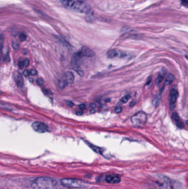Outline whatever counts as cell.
Returning <instances> with one entry per match:
<instances>
[{"instance_id": "cell-32", "label": "cell", "mask_w": 188, "mask_h": 189, "mask_svg": "<svg viewBox=\"0 0 188 189\" xmlns=\"http://www.w3.org/2000/svg\"><path fill=\"white\" fill-rule=\"evenodd\" d=\"M18 66L19 68L21 69H22L24 68V65H23V62H19L18 63Z\"/></svg>"}, {"instance_id": "cell-13", "label": "cell", "mask_w": 188, "mask_h": 189, "mask_svg": "<svg viewBox=\"0 0 188 189\" xmlns=\"http://www.w3.org/2000/svg\"><path fill=\"white\" fill-rule=\"evenodd\" d=\"M166 74V70L165 69H162L160 71V73H159L158 76L156 80V83L157 84H160V83L163 80L164 76H165Z\"/></svg>"}, {"instance_id": "cell-9", "label": "cell", "mask_w": 188, "mask_h": 189, "mask_svg": "<svg viewBox=\"0 0 188 189\" xmlns=\"http://www.w3.org/2000/svg\"><path fill=\"white\" fill-rule=\"evenodd\" d=\"M79 53H80L81 55L82 56H86L88 58L93 57L95 55V54L92 50L90 48L87 47H82Z\"/></svg>"}, {"instance_id": "cell-24", "label": "cell", "mask_w": 188, "mask_h": 189, "mask_svg": "<svg viewBox=\"0 0 188 189\" xmlns=\"http://www.w3.org/2000/svg\"><path fill=\"white\" fill-rule=\"evenodd\" d=\"M37 83L38 85L39 86H41V85H43L44 84V81L41 79L39 78V79H38L37 80Z\"/></svg>"}, {"instance_id": "cell-23", "label": "cell", "mask_w": 188, "mask_h": 189, "mask_svg": "<svg viewBox=\"0 0 188 189\" xmlns=\"http://www.w3.org/2000/svg\"><path fill=\"white\" fill-rule=\"evenodd\" d=\"M43 92L44 93L45 95H48V96H49V95H51L52 94L50 90H46V89H43Z\"/></svg>"}, {"instance_id": "cell-30", "label": "cell", "mask_w": 188, "mask_h": 189, "mask_svg": "<svg viewBox=\"0 0 188 189\" xmlns=\"http://www.w3.org/2000/svg\"><path fill=\"white\" fill-rule=\"evenodd\" d=\"M86 108V106L85 104H81L79 105V109H80L81 110H85Z\"/></svg>"}, {"instance_id": "cell-37", "label": "cell", "mask_w": 188, "mask_h": 189, "mask_svg": "<svg viewBox=\"0 0 188 189\" xmlns=\"http://www.w3.org/2000/svg\"><path fill=\"white\" fill-rule=\"evenodd\" d=\"M90 107H91V108L94 109V108H95V107H96V105H95L94 103H91V104L90 105Z\"/></svg>"}, {"instance_id": "cell-31", "label": "cell", "mask_w": 188, "mask_h": 189, "mask_svg": "<svg viewBox=\"0 0 188 189\" xmlns=\"http://www.w3.org/2000/svg\"><path fill=\"white\" fill-rule=\"evenodd\" d=\"M66 104L68 105V106H70V107H73L74 106V103H72V102H71V101H68L66 102Z\"/></svg>"}, {"instance_id": "cell-6", "label": "cell", "mask_w": 188, "mask_h": 189, "mask_svg": "<svg viewBox=\"0 0 188 189\" xmlns=\"http://www.w3.org/2000/svg\"><path fill=\"white\" fill-rule=\"evenodd\" d=\"M157 185L159 189H173V185L170 181L166 177L159 180Z\"/></svg>"}, {"instance_id": "cell-15", "label": "cell", "mask_w": 188, "mask_h": 189, "mask_svg": "<svg viewBox=\"0 0 188 189\" xmlns=\"http://www.w3.org/2000/svg\"><path fill=\"white\" fill-rule=\"evenodd\" d=\"M67 84H68V83H66V81L65 79H63V80L62 79V80H60L59 81V82H58V86H59V87H60V89H63L65 88Z\"/></svg>"}, {"instance_id": "cell-36", "label": "cell", "mask_w": 188, "mask_h": 189, "mask_svg": "<svg viewBox=\"0 0 188 189\" xmlns=\"http://www.w3.org/2000/svg\"><path fill=\"white\" fill-rule=\"evenodd\" d=\"M83 112L80 111V112H77L76 113V115H78V116H80V115H83Z\"/></svg>"}, {"instance_id": "cell-27", "label": "cell", "mask_w": 188, "mask_h": 189, "mask_svg": "<svg viewBox=\"0 0 188 189\" xmlns=\"http://www.w3.org/2000/svg\"><path fill=\"white\" fill-rule=\"evenodd\" d=\"M12 47L14 49L17 50L18 49V44L16 42H13L12 43Z\"/></svg>"}, {"instance_id": "cell-5", "label": "cell", "mask_w": 188, "mask_h": 189, "mask_svg": "<svg viewBox=\"0 0 188 189\" xmlns=\"http://www.w3.org/2000/svg\"><path fill=\"white\" fill-rule=\"evenodd\" d=\"M31 126L33 129L38 133H45L48 130V128L46 124L39 122H34Z\"/></svg>"}, {"instance_id": "cell-4", "label": "cell", "mask_w": 188, "mask_h": 189, "mask_svg": "<svg viewBox=\"0 0 188 189\" xmlns=\"http://www.w3.org/2000/svg\"><path fill=\"white\" fill-rule=\"evenodd\" d=\"M70 7L74 11L79 13H87L91 11V7L87 3L82 1H74Z\"/></svg>"}, {"instance_id": "cell-39", "label": "cell", "mask_w": 188, "mask_h": 189, "mask_svg": "<svg viewBox=\"0 0 188 189\" xmlns=\"http://www.w3.org/2000/svg\"><path fill=\"white\" fill-rule=\"evenodd\" d=\"M91 112H95V111H94V110H92V111H90V113H91ZM92 113H93V112H92Z\"/></svg>"}, {"instance_id": "cell-10", "label": "cell", "mask_w": 188, "mask_h": 189, "mask_svg": "<svg viewBox=\"0 0 188 189\" xmlns=\"http://www.w3.org/2000/svg\"><path fill=\"white\" fill-rule=\"evenodd\" d=\"M14 77L15 79V83L18 86L22 87L23 86L24 81L21 74L18 71H15L14 74Z\"/></svg>"}, {"instance_id": "cell-11", "label": "cell", "mask_w": 188, "mask_h": 189, "mask_svg": "<svg viewBox=\"0 0 188 189\" xmlns=\"http://www.w3.org/2000/svg\"><path fill=\"white\" fill-rule=\"evenodd\" d=\"M65 80L68 84H72L74 80V75L70 71H67L65 74Z\"/></svg>"}, {"instance_id": "cell-1", "label": "cell", "mask_w": 188, "mask_h": 189, "mask_svg": "<svg viewBox=\"0 0 188 189\" xmlns=\"http://www.w3.org/2000/svg\"><path fill=\"white\" fill-rule=\"evenodd\" d=\"M33 189H58L59 183L57 180L49 177H39L31 183Z\"/></svg>"}, {"instance_id": "cell-7", "label": "cell", "mask_w": 188, "mask_h": 189, "mask_svg": "<svg viewBox=\"0 0 188 189\" xmlns=\"http://www.w3.org/2000/svg\"><path fill=\"white\" fill-rule=\"evenodd\" d=\"M105 180L107 183H109V184H117L120 182L121 177L119 175L111 174H109L106 176Z\"/></svg>"}, {"instance_id": "cell-21", "label": "cell", "mask_w": 188, "mask_h": 189, "mask_svg": "<svg viewBox=\"0 0 188 189\" xmlns=\"http://www.w3.org/2000/svg\"><path fill=\"white\" fill-rule=\"evenodd\" d=\"M176 126H177V127L179 128L180 129H183V128L184 127V124L183 123V122L179 121H177Z\"/></svg>"}, {"instance_id": "cell-22", "label": "cell", "mask_w": 188, "mask_h": 189, "mask_svg": "<svg viewBox=\"0 0 188 189\" xmlns=\"http://www.w3.org/2000/svg\"><path fill=\"white\" fill-rule=\"evenodd\" d=\"M19 39H20V40H21V41L23 42V41L26 40V39H27V35L25 34H21L20 35V36H19Z\"/></svg>"}, {"instance_id": "cell-29", "label": "cell", "mask_w": 188, "mask_h": 189, "mask_svg": "<svg viewBox=\"0 0 188 189\" xmlns=\"http://www.w3.org/2000/svg\"><path fill=\"white\" fill-rule=\"evenodd\" d=\"M122 111V108L121 107H117L115 109V112L116 113H120Z\"/></svg>"}, {"instance_id": "cell-38", "label": "cell", "mask_w": 188, "mask_h": 189, "mask_svg": "<svg viewBox=\"0 0 188 189\" xmlns=\"http://www.w3.org/2000/svg\"><path fill=\"white\" fill-rule=\"evenodd\" d=\"M29 80L30 82H31V83H33V79L29 78Z\"/></svg>"}, {"instance_id": "cell-35", "label": "cell", "mask_w": 188, "mask_h": 189, "mask_svg": "<svg viewBox=\"0 0 188 189\" xmlns=\"http://www.w3.org/2000/svg\"><path fill=\"white\" fill-rule=\"evenodd\" d=\"M5 60H6L7 62H10V58H9V56L7 55V56H5Z\"/></svg>"}, {"instance_id": "cell-34", "label": "cell", "mask_w": 188, "mask_h": 189, "mask_svg": "<svg viewBox=\"0 0 188 189\" xmlns=\"http://www.w3.org/2000/svg\"><path fill=\"white\" fill-rule=\"evenodd\" d=\"M170 109L171 110H173L174 108H175V107H176V105H175V103H170Z\"/></svg>"}, {"instance_id": "cell-28", "label": "cell", "mask_w": 188, "mask_h": 189, "mask_svg": "<svg viewBox=\"0 0 188 189\" xmlns=\"http://www.w3.org/2000/svg\"><path fill=\"white\" fill-rule=\"evenodd\" d=\"M30 74L32 75L33 76L37 75L38 74V72L35 69H32L30 71Z\"/></svg>"}, {"instance_id": "cell-8", "label": "cell", "mask_w": 188, "mask_h": 189, "mask_svg": "<svg viewBox=\"0 0 188 189\" xmlns=\"http://www.w3.org/2000/svg\"><path fill=\"white\" fill-rule=\"evenodd\" d=\"M125 56V54L123 52L117 49L110 50L108 51L107 53V56L108 58L112 59L116 57H123Z\"/></svg>"}, {"instance_id": "cell-20", "label": "cell", "mask_w": 188, "mask_h": 189, "mask_svg": "<svg viewBox=\"0 0 188 189\" xmlns=\"http://www.w3.org/2000/svg\"><path fill=\"white\" fill-rule=\"evenodd\" d=\"M172 117L174 121H176V122L179 121V115L176 112H173L172 114Z\"/></svg>"}, {"instance_id": "cell-33", "label": "cell", "mask_w": 188, "mask_h": 189, "mask_svg": "<svg viewBox=\"0 0 188 189\" xmlns=\"http://www.w3.org/2000/svg\"><path fill=\"white\" fill-rule=\"evenodd\" d=\"M182 3L186 7H188V0H182Z\"/></svg>"}, {"instance_id": "cell-12", "label": "cell", "mask_w": 188, "mask_h": 189, "mask_svg": "<svg viewBox=\"0 0 188 189\" xmlns=\"http://www.w3.org/2000/svg\"><path fill=\"white\" fill-rule=\"evenodd\" d=\"M178 96V93L176 90L173 89L171 90L170 95V103H175Z\"/></svg>"}, {"instance_id": "cell-18", "label": "cell", "mask_w": 188, "mask_h": 189, "mask_svg": "<svg viewBox=\"0 0 188 189\" xmlns=\"http://www.w3.org/2000/svg\"><path fill=\"white\" fill-rule=\"evenodd\" d=\"M131 98V96H130L129 95H127L125 96H124L123 97L121 100V101L122 102V103H127Z\"/></svg>"}, {"instance_id": "cell-17", "label": "cell", "mask_w": 188, "mask_h": 189, "mask_svg": "<svg viewBox=\"0 0 188 189\" xmlns=\"http://www.w3.org/2000/svg\"><path fill=\"white\" fill-rule=\"evenodd\" d=\"M62 3L68 7H71L72 4L74 2V0H61Z\"/></svg>"}, {"instance_id": "cell-26", "label": "cell", "mask_w": 188, "mask_h": 189, "mask_svg": "<svg viewBox=\"0 0 188 189\" xmlns=\"http://www.w3.org/2000/svg\"><path fill=\"white\" fill-rule=\"evenodd\" d=\"M23 75L25 76V77H27V76H29V75H30V71H28L27 70H25L23 72Z\"/></svg>"}, {"instance_id": "cell-14", "label": "cell", "mask_w": 188, "mask_h": 189, "mask_svg": "<svg viewBox=\"0 0 188 189\" xmlns=\"http://www.w3.org/2000/svg\"><path fill=\"white\" fill-rule=\"evenodd\" d=\"M174 80V76L172 74H169L167 76L164 85H170L173 83Z\"/></svg>"}, {"instance_id": "cell-16", "label": "cell", "mask_w": 188, "mask_h": 189, "mask_svg": "<svg viewBox=\"0 0 188 189\" xmlns=\"http://www.w3.org/2000/svg\"><path fill=\"white\" fill-rule=\"evenodd\" d=\"M74 70L81 76H82L84 75V71L80 67H78V66L74 67Z\"/></svg>"}, {"instance_id": "cell-19", "label": "cell", "mask_w": 188, "mask_h": 189, "mask_svg": "<svg viewBox=\"0 0 188 189\" xmlns=\"http://www.w3.org/2000/svg\"><path fill=\"white\" fill-rule=\"evenodd\" d=\"M160 101V98L158 97H156V98L153 100L152 103H153V105L154 106L156 107V106H157L159 105Z\"/></svg>"}, {"instance_id": "cell-25", "label": "cell", "mask_w": 188, "mask_h": 189, "mask_svg": "<svg viewBox=\"0 0 188 189\" xmlns=\"http://www.w3.org/2000/svg\"><path fill=\"white\" fill-rule=\"evenodd\" d=\"M23 62L24 66H25V67H27L28 65H29V60L28 59H25V60Z\"/></svg>"}, {"instance_id": "cell-3", "label": "cell", "mask_w": 188, "mask_h": 189, "mask_svg": "<svg viewBox=\"0 0 188 189\" xmlns=\"http://www.w3.org/2000/svg\"><path fill=\"white\" fill-rule=\"evenodd\" d=\"M131 121L135 127H143L147 121V116L143 112H139L133 115L131 118Z\"/></svg>"}, {"instance_id": "cell-2", "label": "cell", "mask_w": 188, "mask_h": 189, "mask_svg": "<svg viewBox=\"0 0 188 189\" xmlns=\"http://www.w3.org/2000/svg\"><path fill=\"white\" fill-rule=\"evenodd\" d=\"M61 184L62 186L71 189H80L86 187L87 184L84 180L72 179V178H66L61 180Z\"/></svg>"}]
</instances>
